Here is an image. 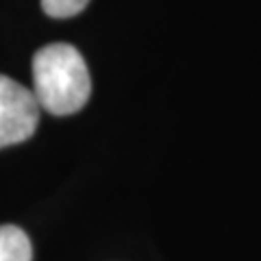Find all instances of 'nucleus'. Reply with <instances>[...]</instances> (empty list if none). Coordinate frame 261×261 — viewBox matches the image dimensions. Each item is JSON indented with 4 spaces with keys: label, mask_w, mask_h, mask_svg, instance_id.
Masks as SVG:
<instances>
[{
    "label": "nucleus",
    "mask_w": 261,
    "mask_h": 261,
    "mask_svg": "<svg viewBox=\"0 0 261 261\" xmlns=\"http://www.w3.org/2000/svg\"><path fill=\"white\" fill-rule=\"evenodd\" d=\"M33 94L53 116H70L92 94L87 63L72 44H48L33 57Z\"/></svg>",
    "instance_id": "obj_1"
},
{
    "label": "nucleus",
    "mask_w": 261,
    "mask_h": 261,
    "mask_svg": "<svg viewBox=\"0 0 261 261\" xmlns=\"http://www.w3.org/2000/svg\"><path fill=\"white\" fill-rule=\"evenodd\" d=\"M39 102L33 89L0 74V148L27 142L39 122Z\"/></svg>",
    "instance_id": "obj_2"
},
{
    "label": "nucleus",
    "mask_w": 261,
    "mask_h": 261,
    "mask_svg": "<svg viewBox=\"0 0 261 261\" xmlns=\"http://www.w3.org/2000/svg\"><path fill=\"white\" fill-rule=\"evenodd\" d=\"M0 261H33L31 240L20 226H0Z\"/></svg>",
    "instance_id": "obj_3"
},
{
    "label": "nucleus",
    "mask_w": 261,
    "mask_h": 261,
    "mask_svg": "<svg viewBox=\"0 0 261 261\" xmlns=\"http://www.w3.org/2000/svg\"><path fill=\"white\" fill-rule=\"evenodd\" d=\"M89 0H42V9L50 18H72L87 7Z\"/></svg>",
    "instance_id": "obj_4"
}]
</instances>
